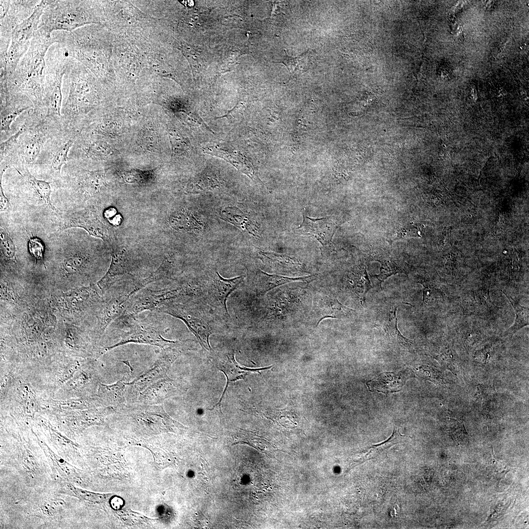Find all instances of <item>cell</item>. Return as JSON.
<instances>
[{
	"instance_id": "cell-1",
	"label": "cell",
	"mask_w": 529,
	"mask_h": 529,
	"mask_svg": "<svg viewBox=\"0 0 529 529\" xmlns=\"http://www.w3.org/2000/svg\"><path fill=\"white\" fill-rule=\"evenodd\" d=\"M56 43L58 40L55 31L48 36L37 30L28 50L8 78V87L27 96L36 113H41L43 109L46 55Z\"/></svg>"
},
{
	"instance_id": "cell-2",
	"label": "cell",
	"mask_w": 529,
	"mask_h": 529,
	"mask_svg": "<svg viewBox=\"0 0 529 529\" xmlns=\"http://www.w3.org/2000/svg\"><path fill=\"white\" fill-rule=\"evenodd\" d=\"M63 85L68 90L61 109L66 120H77L90 111L97 101L94 80L84 65L73 58L69 57Z\"/></svg>"
},
{
	"instance_id": "cell-3",
	"label": "cell",
	"mask_w": 529,
	"mask_h": 529,
	"mask_svg": "<svg viewBox=\"0 0 529 529\" xmlns=\"http://www.w3.org/2000/svg\"><path fill=\"white\" fill-rule=\"evenodd\" d=\"M38 30L48 36L54 31L71 32L96 22V9L85 0H48Z\"/></svg>"
},
{
	"instance_id": "cell-4",
	"label": "cell",
	"mask_w": 529,
	"mask_h": 529,
	"mask_svg": "<svg viewBox=\"0 0 529 529\" xmlns=\"http://www.w3.org/2000/svg\"><path fill=\"white\" fill-rule=\"evenodd\" d=\"M68 59L64 47L58 43L50 46L47 52L42 109L47 117L61 116L63 81Z\"/></svg>"
},
{
	"instance_id": "cell-5",
	"label": "cell",
	"mask_w": 529,
	"mask_h": 529,
	"mask_svg": "<svg viewBox=\"0 0 529 529\" xmlns=\"http://www.w3.org/2000/svg\"><path fill=\"white\" fill-rule=\"evenodd\" d=\"M47 4V0H41L32 14L13 30L6 54L4 57L0 58V74L6 75L9 77L14 72L38 29Z\"/></svg>"
},
{
	"instance_id": "cell-6",
	"label": "cell",
	"mask_w": 529,
	"mask_h": 529,
	"mask_svg": "<svg viewBox=\"0 0 529 529\" xmlns=\"http://www.w3.org/2000/svg\"><path fill=\"white\" fill-rule=\"evenodd\" d=\"M41 0L0 1V47L9 48L13 30L28 18Z\"/></svg>"
},
{
	"instance_id": "cell-7",
	"label": "cell",
	"mask_w": 529,
	"mask_h": 529,
	"mask_svg": "<svg viewBox=\"0 0 529 529\" xmlns=\"http://www.w3.org/2000/svg\"><path fill=\"white\" fill-rule=\"evenodd\" d=\"M159 312L181 319L197 338L201 345L207 350H211L209 337L212 328L208 322L192 308L185 304L175 303L165 306Z\"/></svg>"
},
{
	"instance_id": "cell-8",
	"label": "cell",
	"mask_w": 529,
	"mask_h": 529,
	"mask_svg": "<svg viewBox=\"0 0 529 529\" xmlns=\"http://www.w3.org/2000/svg\"><path fill=\"white\" fill-rule=\"evenodd\" d=\"M303 221L294 230L295 233L308 235L315 238L324 248L333 249V237L338 224L333 216L319 218H311L304 213Z\"/></svg>"
},
{
	"instance_id": "cell-9",
	"label": "cell",
	"mask_w": 529,
	"mask_h": 529,
	"mask_svg": "<svg viewBox=\"0 0 529 529\" xmlns=\"http://www.w3.org/2000/svg\"><path fill=\"white\" fill-rule=\"evenodd\" d=\"M97 290L94 285L75 289L61 296L60 304L69 312L87 311L103 302Z\"/></svg>"
},
{
	"instance_id": "cell-10",
	"label": "cell",
	"mask_w": 529,
	"mask_h": 529,
	"mask_svg": "<svg viewBox=\"0 0 529 529\" xmlns=\"http://www.w3.org/2000/svg\"><path fill=\"white\" fill-rule=\"evenodd\" d=\"M110 297L104 300L97 316V330L102 334L107 326L124 313L131 294L123 290H113Z\"/></svg>"
},
{
	"instance_id": "cell-11",
	"label": "cell",
	"mask_w": 529,
	"mask_h": 529,
	"mask_svg": "<svg viewBox=\"0 0 529 529\" xmlns=\"http://www.w3.org/2000/svg\"><path fill=\"white\" fill-rule=\"evenodd\" d=\"M203 151L205 153L222 158L252 179H257L251 163L240 151L227 145L216 143L207 144L203 147Z\"/></svg>"
},
{
	"instance_id": "cell-12",
	"label": "cell",
	"mask_w": 529,
	"mask_h": 529,
	"mask_svg": "<svg viewBox=\"0 0 529 529\" xmlns=\"http://www.w3.org/2000/svg\"><path fill=\"white\" fill-rule=\"evenodd\" d=\"M73 227L82 228L95 237L104 239L107 237L105 225L90 211L73 213L63 219L60 225L61 230Z\"/></svg>"
},
{
	"instance_id": "cell-13",
	"label": "cell",
	"mask_w": 529,
	"mask_h": 529,
	"mask_svg": "<svg viewBox=\"0 0 529 529\" xmlns=\"http://www.w3.org/2000/svg\"><path fill=\"white\" fill-rule=\"evenodd\" d=\"M244 279L243 276L225 279L216 272L210 290V296L215 307L228 316L226 301L229 295L237 289Z\"/></svg>"
},
{
	"instance_id": "cell-14",
	"label": "cell",
	"mask_w": 529,
	"mask_h": 529,
	"mask_svg": "<svg viewBox=\"0 0 529 529\" xmlns=\"http://www.w3.org/2000/svg\"><path fill=\"white\" fill-rule=\"evenodd\" d=\"M130 317L133 321L129 325V331L118 345L129 341H135L164 346L175 342L165 339L159 332L151 326L138 321L134 318V316Z\"/></svg>"
},
{
	"instance_id": "cell-15",
	"label": "cell",
	"mask_w": 529,
	"mask_h": 529,
	"mask_svg": "<svg viewBox=\"0 0 529 529\" xmlns=\"http://www.w3.org/2000/svg\"><path fill=\"white\" fill-rule=\"evenodd\" d=\"M406 371L399 372H385L376 379L366 382L370 391L383 393L386 395L400 391L409 377Z\"/></svg>"
},
{
	"instance_id": "cell-16",
	"label": "cell",
	"mask_w": 529,
	"mask_h": 529,
	"mask_svg": "<svg viewBox=\"0 0 529 529\" xmlns=\"http://www.w3.org/2000/svg\"><path fill=\"white\" fill-rule=\"evenodd\" d=\"M41 447L49 460L53 474L57 479H60L61 481L75 483H81V479L79 470L55 454L46 444H42Z\"/></svg>"
},
{
	"instance_id": "cell-17",
	"label": "cell",
	"mask_w": 529,
	"mask_h": 529,
	"mask_svg": "<svg viewBox=\"0 0 529 529\" xmlns=\"http://www.w3.org/2000/svg\"><path fill=\"white\" fill-rule=\"evenodd\" d=\"M46 139L47 131L40 125L27 135L20 149L22 157L25 163L31 164L37 159Z\"/></svg>"
},
{
	"instance_id": "cell-18",
	"label": "cell",
	"mask_w": 529,
	"mask_h": 529,
	"mask_svg": "<svg viewBox=\"0 0 529 529\" xmlns=\"http://www.w3.org/2000/svg\"><path fill=\"white\" fill-rule=\"evenodd\" d=\"M225 358L222 361L218 362L216 365L219 370L224 373L227 378L226 386L217 405L220 404L221 401L229 382L243 379L249 372H259L260 370L268 369L272 367V366L259 368L241 367L235 360L234 351L228 352Z\"/></svg>"
},
{
	"instance_id": "cell-19",
	"label": "cell",
	"mask_w": 529,
	"mask_h": 529,
	"mask_svg": "<svg viewBox=\"0 0 529 529\" xmlns=\"http://www.w3.org/2000/svg\"><path fill=\"white\" fill-rule=\"evenodd\" d=\"M396 311L397 307L395 306L386 311L382 316L380 325L389 341L409 351L413 347V343L400 332L397 327Z\"/></svg>"
},
{
	"instance_id": "cell-20",
	"label": "cell",
	"mask_w": 529,
	"mask_h": 529,
	"mask_svg": "<svg viewBox=\"0 0 529 529\" xmlns=\"http://www.w3.org/2000/svg\"><path fill=\"white\" fill-rule=\"evenodd\" d=\"M315 278V275L300 277H289L276 274H270L259 269L257 272L256 291L264 295L270 290L282 285L293 281L310 282Z\"/></svg>"
},
{
	"instance_id": "cell-21",
	"label": "cell",
	"mask_w": 529,
	"mask_h": 529,
	"mask_svg": "<svg viewBox=\"0 0 529 529\" xmlns=\"http://www.w3.org/2000/svg\"><path fill=\"white\" fill-rule=\"evenodd\" d=\"M223 219L254 236L258 234L259 228L255 220L247 214L236 207H227L221 212Z\"/></svg>"
},
{
	"instance_id": "cell-22",
	"label": "cell",
	"mask_w": 529,
	"mask_h": 529,
	"mask_svg": "<svg viewBox=\"0 0 529 529\" xmlns=\"http://www.w3.org/2000/svg\"><path fill=\"white\" fill-rule=\"evenodd\" d=\"M169 223L175 229L199 232L203 230L204 223L195 213L186 210L174 213L169 218Z\"/></svg>"
},
{
	"instance_id": "cell-23",
	"label": "cell",
	"mask_w": 529,
	"mask_h": 529,
	"mask_svg": "<svg viewBox=\"0 0 529 529\" xmlns=\"http://www.w3.org/2000/svg\"><path fill=\"white\" fill-rule=\"evenodd\" d=\"M60 493L74 497L81 500L86 501L94 503L105 502L109 497L110 494H99L88 491L75 487L71 482L61 481L60 483Z\"/></svg>"
},
{
	"instance_id": "cell-24",
	"label": "cell",
	"mask_w": 529,
	"mask_h": 529,
	"mask_svg": "<svg viewBox=\"0 0 529 529\" xmlns=\"http://www.w3.org/2000/svg\"><path fill=\"white\" fill-rule=\"evenodd\" d=\"M74 143L73 139L61 142L51 151L49 155V165L53 170L60 176L61 168L66 163L69 152Z\"/></svg>"
},
{
	"instance_id": "cell-25",
	"label": "cell",
	"mask_w": 529,
	"mask_h": 529,
	"mask_svg": "<svg viewBox=\"0 0 529 529\" xmlns=\"http://www.w3.org/2000/svg\"><path fill=\"white\" fill-rule=\"evenodd\" d=\"M19 173L33 189L39 197L52 210H54L50 200L51 188L49 184L45 181L36 178L26 168L24 170L23 173Z\"/></svg>"
},
{
	"instance_id": "cell-26",
	"label": "cell",
	"mask_w": 529,
	"mask_h": 529,
	"mask_svg": "<svg viewBox=\"0 0 529 529\" xmlns=\"http://www.w3.org/2000/svg\"><path fill=\"white\" fill-rule=\"evenodd\" d=\"M503 293L506 296L509 302L512 305L516 317L513 325L507 330L505 334L507 335L515 333L520 329L529 325V308L528 307L522 306L518 301L504 291Z\"/></svg>"
},
{
	"instance_id": "cell-27",
	"label": "cell",
	"mask_w": 529,
	"mask_h": 529,
	"mask_svg": "<svg viewBox=\"0 0 529 529\" xmlns=\"http://www.w3.org/2000/svg\"><path fill=\"white\" fill-rule=\"evenodd\" d=\"M320 309L323 317L321 320L326 317L340 318L348 316L352 311V309L345 306L337 299L327 298L323 300Z\"/></svg>"
},
{
	"instance_id": "cell-28",
	"label": "cell",
	"mask_w": 529,
	"mask_h": 529,
	"mask_svg": "<svg viewBox=\"0 0 529 529\" xmlns=\"http://www.w3.org/2000/svg\"><path fill=\"white\" fill-rule=\"evenodd\" d=\"M79 179L82 189L90 193L99 192L105 185L101 174L96 172H87L83 174Z\"/></svg>"
},
{
	"instance_id": "cell-29",
	"label": "cell",
	"mask_w": 529,
	"mask_h": 529,
	"mask_svg": "<svg viewBox=\"0 0 529 529\" xmlns=\"http://www.w3.org/2000/svg\"><path fill=\"white\" fill-rule=\"evenodd\" d=\"M218 184H219V182L216 177L203 174L189 183L187 190L191 193H199L218 186Z\"/></svg>"
},
{
	"instance_id": "cell-30",
	"label": "cell",
	"mask_w": 529,
	"mask_h": 529,
	"mask_svg": "<svg viewBox=\"0 0 529 529\" xmlns=\"http://www.w3.org/2000/svg\"><path fill=\"white\" fill-rule=\"evenodd\" d=\"M83 150L91 158H104L111 153L110 146L105 142L96 141L84 146Z\"/></svg>"
},
{
	"instance_id": "cell-31",
	"label": "cell",
	"mask_w": 529,
	"mask_h": 529,
	"mask_svg": "<svg viewBox=\"0 0 529 529\" xmlns=\"http://www.w3.org/2000/svg\"><path fill=\"white\" fill-rule=\"evenodd\" d=\"M356 278L354 284L355 291L361 299H364L366 293L372 288L366 269H360Z\"/></svg>"
},
{
	"instance_id": "cell-32",
	"label": "cell",
	"mask_w": 529,
	"mask_h": 529,
	"mask_svg": "<svg viewBox=\"0 0 529 529\" xmlns=\"http://www.w3.org/2000/svg\"><path fill=\"white\" fill-rule=\"evenodd\" d=\"M377 261L380 263L381 267L380 273L375 277L379 286L382 288V284L385 280L392 275L399 273L400 270L397 265L392 261L381 259Z\"/></svg>"
},
{
	"instance_id": "cell-33",
	"label": "cell",
	"mask_w": 529,
	"mask_h": 529,
	"mask_svg": "<svg viewBox=\"0 0 529 529\" xmlns=\"http://www.w3.org/2000/svg\"><path fill=\"white\" fill-rule=\"evenodd\" d=\"M259 253L267 259L268 261L282 266L298 265L300 264L298 260L287 255H281L271 252L261 251Z\"/></svg>"
},
{
	"instance_id": "cell-34",
	"label": "cell",
	"mask_w": 529,
	"mask_h": 529,
	"mask_svg": "<svg viewBox=\"0 0 529 529\" xmlns=\"http://www.w3.org/2000/svg\"><path fill=\"white\" fill-rule=\"evenodd\" d=\"M0 245L2 252L7 259L13 260L16 255V247L7 232L0 228Z\"/></svg>"
},
{
	"instance_id": "cell-35",
	"label": "cell",
	"mask_w": 529,
	"mask_h": 529,
	"mask_svg": "<svg viewBox=\"0 0 529 529\" xmlns=\"http://www.w3.org/2000/svg\"><path fill=\"white\" fill-rule=\"evenodd\" d=\"M27 129L26 123L24 124L21 128L14 134L9 137L7 140L3 142L0 144V159L1 161L10 153V150L14 147L18 142V139L21 135L24 134Z\"/></svg>"
},
{
	"instance_id": "cell-36",
	"label": "cell",
	"mask_w": 529,
	"mask_h": 529,
	"mask_svg": "<svg viewBox=\"0 0 529 529\" xmlns=\"http://www.w3.org/2000/svg\"><path fill=\"white\" fill-rule=\"evenodd\" d=\"M85 262V260L82 256H72L64 261L63 268L67 274H74L80 270Z\"/></svg>"
},
{
	"instance_id": "cell-37",
	"label": "cell",
	"mask_w": 529,
	"mask_h": 529,
	"mask_svg": "<svg viewBox=\"0 0 529 529\" xmlns=\"http://www.w3.org/2000/svg\"><path fill=\"white\" fill-rule=\"evenodd\" d=\"M30 254L36 260L44 263V245L41 240L36 237L29 239L28 243Z\"/></svg>"
},
{
	"instance_id": "cell-38",
	"label": "cell",
	"mask_w": 529,
	"mask_h": 529,
	"mask_svg": "<svg viewBox=\"0 0 529 529\" xmlns=\"http://www.w3.org/2000/svg\"><path fill=\"white\" fill-rule=\"evenodd\" d=\"M23 463L26 470L33 473L37 470V465L31 452L27 451L23 453Z\"/></svg>"
},
{
	"instance_id": "cell-39",
	"label": "cell",
	"mask_w": 529,
	"mask_h": 529,
	"mask_svg": "<svg viewBox=\"0 0 529 529\" xmlns=\"http://www.w3.org/2000/svg\"><path fill=\"white\" fill-rule=\"evenodd\" d=\"M4 171V169H2V171H1V173H0V211L1 212L4 211H5L6 210H7L9 208V205H10L9 201L8 199V198L6 197V196L5 195V194L4 193V192H3L2 186V175H3V173Z\"/></svg>"
}]
</instances>
